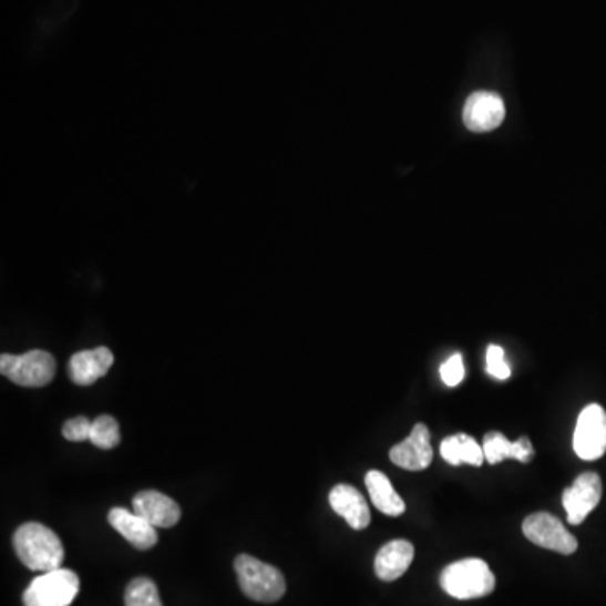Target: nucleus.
Listing matches in <instances>:
<instances>
[{"mask_svg": "<svg viewBox=\"0 0 606 606\" xmlns=\"http://www.w3.org/2000/svg\"><path fill=\"white\" fill-rule=\"evenodd\" d=\"M125 606H162L157 585L148 578H135L125 589Z\"/></svg>", "mask_w": 606, "mask_h": 606, "instance_id": "19", "label": "nucleus"}, {"mask_svg": "<svg viewBox=\"0 0 606 606\" xmlns=\"http://www.w3.org/2000/svg\"><path fill=\"white\" fill-rule=\"evenodd\" d=\"M330 507L346 521L352 530L362 531L371 523L368 502L358 489L349 484H339L330 491Z\"/></svg>", "mask_w": 606, "mask_h": 606, "instance_id": "12", "label": "nucleus"}, {"mask_svg": "<svg viewBox=\"0 0 606 606\" xmlns=\"http://www.w3.org/2000/svg\"><path fill=\"white\" fill-rule=\"evenodd\" d=\"M573 449L582 460H598L606 452V411L588 404L579 414L573 435Z\"/></svg>", "mask_w": 606, "mask_h": 606, "instance_id": "7", "label": "nucleus"}, {"mask_svg": "<svg viewBox=\"0 0 606 606\" xmlns=\"http://www.w3.org/2000/svg\"><path fill=\"white\" fill-rule=\"evenodd\" d=\"M485 460L491 465H497V463L504 462L507 459L518 460V462L530 463L534 459V446L527 436L511 442L507 436L502 435L501 431H489L484 436Z\"/></svg>", "mask_w": 606, "mask_h": 606, "instance_id": "16", "label": "nucleus"}, {"mask_svg": "<svg viewBox=\"0 0 606 606\" xmlns=\"http://www.w3.org/2000/svg\"><path fill=\"white\" fill-rule=\"evenodd\" d=\"M109 523L137 549L147 551L157 544L158 536L155 526H152L137 512H130L129 509L123 507L112 509L109 512Z\"/></svg>", "mask_w": 606, "mask_h": 606, "instance_id": "11", "label": "nucleus"}, {"mask_svg": "<svg viewBox=\"0 0 606 606\" xmlns=\"http://www.w3.org/2000/svg\"><path fill=\"white\" fill-rule=\"evenodd\" d=\"M603 485L598 473L585 472L563 492L568 523L578 526L602 501Z\"/></svg>", "mask_w": 606, "mask_h": 606, "instance_id": "8", "label": "nucleus"}, {"mask_svg": "<svg viewBox=\"0 0 606 606\" xmlns=\"http://www.w3.org/2000/svg\"><path fill=\"white\" fill-rule=\"evenodd\" d=\"M93 421L86 417H76L73 420L66 421L63 427L64 439L70 442H86L92 433Z\"/></svg>", "mask_w": 606, "mask_h": 606, "instance_id": "21", "label": "nucleus"}, {"mask_svg": "<svg viewBox=\"0 0 606 606\" xmlns=\"http://www.w3.org/2000/svg\"><path fill=\"white\" fill-rule=\"evenodd\" d=\"M90 442L102 450L115 449L120 443V427L115 418L102 414L93 420Z\"/></svg>", "mask_w": 606, "mask_h": 606, "instance_id": "20", "label": "nucleus"}, {"mask_svg": "<svg viewBox=\"0 0 606 606\" xmlns=\"http://www.w3.org/2000/svg\"><path fill=\"white\" fill-rule=\"evenodd\" d=\"M487 372L494 378L509 379L511 378V368L505 362L504 351L499 346H489L487 349Z\"/></svg>", "mask_w": 606, "mask_h": 606, "instance_id": "23", "label": "nucleus"}, {"mask_svg": "<svg viewBox=\"0 0 606 606\" xmlns=\"http://www.w3.org/2000/svg\"><path fill=\"white\" fill-rule=\"evenodd\" d=\"M524 536L544 549L556 551V553L569 554L578 549V540L563 526L559 518L547 512H536L530 515L523 524Z\"/></svg>", "mask_w": 606, "mask_h": 606, "instance_id": "6", "label": "nucleus"}, {"mask_svg": "<svg viewBox=\"0 0 606 606\" xmlns=\"http://www.w3.org/2000/svg\"><path fill=\"white\" fill-rule=\"evenodd\" d=\"M0 372L24 388H42L57 374V361L50 352L34 349L21 356H0Z\"/></svg>", "mask_w": 606, "mask_h": 606, "instance_id": "5", "label": "nucleus"}, {"mask_svg": "<svg viewBox=\"0 0 606 606\" xmlns=\"http://www.w3.org/2000/svg\"><path fill=\"white\" fill-rule=\"evenodd\" d=\"M440 585L456 599L484 598L495 589V576L484 559L469 557L443 569Z\"/></svg>", "mask_w": 606, "mask_h": 606, "instance_id": "2", "label": "nucleus"}, {"mask_svg": "<svg viewBox=\"0 0 606 606\" xmlns=\"http://www.w3.org/2000/svg\"><path fill=\"white\" fill-rule=\"evenodd\" d=\"M80 592V578L71 569L58 568L32 579L22 595L24 606H70Z\"/></svg>", "mask_w": 606, "mask_h": 606, "instance_id": "4", "label": "nucleus"}, {"mask_svg": "<svg viewBox=\"0 0 606 606\" xmlns=\"http://www.w3.org/2000/svg\"><path fill=\"white\" fill-rule=\"evenodd\" d=\"M132 505H134V512L142 515L152 526L167 530V527H174L179 523V505L174 499L167 497L161 492H138L132 501Z\"/></svg>", "mask_w": 606, "mask_h": 606, "instance_id": "13", "label": "nucleus"}, {"mask_svg": "<svg viewBox=\"0 0 606 606\" xmlns=\"http://www.w3.org/2000/svg\"><path fill=\"white\" fill-rule=\"evenodd\" d=\"M414 559V546L410 541L394 540L379 549L374 561V572L382 582L401 578Z\"/></svg>", "mask_w": 606, "mask_h": 606, "instance_id": "14", "label": "nucleus"}, {"mask_svg": "<svg viewBox=\"0 0 606 606\" xmlns=\"http://www.w3.org/2000/svg\"><path fill=\"white\" fill-rule=\"evenodd\" d=\"M239 586L255 602L274 603L285 595L287 583L280 569L256 559L249 554H239L235 559Z\"/></svg>", "mask_w": 606, "mask_h": 606, "instance_id": "3", "label": "nucleus"}, {"mask_svg": "<svg viewBox=\"0 0 606 606\" xmlns=\"http://www.w3.org/2000/svg\"><path fill=\"white\" fill-rule=\"evenodd\" d=\"M14 549L22 565L32 572H53L63 565V543L54 531L39 523L22 524L16 531Z\"/></svg>", "mask_w": 606, "mask_h": 606, "instance_id": "1", "label": "nucleus"}, {"mask_svg": "<svg viewBox=\"0 0 606 606\" xmlns=\"http://www.w3.org/2000/svg\"><path fill=\"white\" fill-rule=\"evenodd\" d=\"M505 116V106L497 93H473L463 109V122L473 132L497 129Z\"/></svg>", "mask_w": 606, "mask_h": 606, "instance_id": "10", "label": "nucleus"}, {"mask_svg": "<svg viewBox=\"0 0 606 606\" xmlns=\"http://www.w3.org/2000/svg\"><path fill=\"white\" fill-rule=\"evenodd\" d=\"M394 465L411 472L424 470L433 462V449L430 443V430L427 424L418 423L404 442L398 443L389 452Z\"/></svg>", "mask_w": 606, "mask_h": 606, "instance_id": "9", "label": "nucleus"}, {"mask_svg": "<svg viewBox=\"0 0 606 606\" xmlns=\"http://www.w3.org/2000/svg\"><path fill=\"white\" fill-rule=\"evenodd\" d=\"M440 452H442L443 459L450 465L469 463V465L481 466L485 462L482 445H479L477 440L465 435V433H459V435L449 436V439L443 440Z\"/></svg>", "mask_w": 606, "mask_h": 606, "instance_id": "18", "label": "nucleus"}, {"mask_svg": "<svg viewBox=\"0 0 606 606\" xmlns=\"http://www.w3.org/2000/svg\"><path fill=\"white\" fill-rule=\"evenodd\" d=\"M443 382L450 388H455L465 378V366H463V359L460 355H453L452 358L446 359L443 362L442 369H440Z\"/></svg>", "mask_w": 606, "mask_h": 606, "instance_id": "22", "label": "nucleus"}, {"mask_svg": "<svg viewBox=\"0 0 606 606\" xmlns=\"http://www.w3.org/2000/svg\"><path fill=\"white\" fill-rule=\"evenodd\" d=\"M366 487H368L369 495H371L372 504L382 514L398 517V515L404 514V511H407V504H404L403 499L394 491L391 481L386 477L384 473L379 472V470L368 472V475H366Z\"/></svg>", "mask_w": 606, "mask_h": 606, "instance_id": "17", "label": "nucleus"}, {"mask_svg": "<svg viewBox=\"0 0 606 606\" xmlns=\"http://www.w3.org/2000/svg\"><path fill=\"white\" fill-rule=\"evenodd\" d=\"M112 351L109 348H96L92 351L76 352L70 359V378L74 384L90 386L110 371L113 366Z\"/></svg>", "mask_w": 606, "mask_h": 606, "instance_id": "15", "label": "nucleus"}]
</instances>
